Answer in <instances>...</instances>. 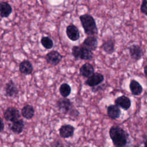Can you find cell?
<instances>
[{
	"label": "cell",
	"mask_w": 147,
	"mask_h": 147,
	"mask_svg": "<svg viewBox=\"0 0 147 147\" xmlns=\"http://www.w3.org/2000/svg\"><path fill=\"white\" fill-rule=\"evenodd\" d=\"M100 48L107 54H112L115 50V40L113 38H108L104 40Z\"/></svg>",
	"instance_id": "cell-13"
},
{
	"label": "cell",
	"mask_w": 147,
	"mask_h": 147,
	"mask_svg": "<svg viewBox=\"0 0 147 147\" xmlns=\"http://www.w3.org/2000/svg\"><path fill=\"white\" fill-rule=\"evenodd\" d=\"M19 69L22 74L25 75H29L32 73L33 67L32 63L29 60H25L20 64Z\"/></svg>",
	"instance_id": "cell-17"
},
{
	"label": "cell",
	"mask_w": 147,
	"mask_h": 147,
	"mask_svg": "<svg viewBox=\"0 0 147 147\" xmlns=\"http://www.w3.org/2000/svg\"><path fill=\"white\" fill-rule=\"evenodd\" d=\"M63 59V56L57 51H52L45 56V60L48 64L55 66L60 63Z\"/></svg>",
	"instance_id": "cell-4"
},
{
	"label": "cell",
	"mask_w": 147,
	"mask_h": 147,
	"mask_svg": "<svg viewBox=\"0 0 147 147\" xmlns=\"http://www.w3.org/2000/svg\"><path fill=\"white\" fill-rule=\"evenodd\" d=\"M21 115L22 116L27 119H32L34 115V109L33 107L30 105H25L21 110Z\"/></svg>",
	"instance_id": "cell-20"
},
{
	"label": "cell",
	"mask_w": 147,
	"mask_h": 147,
	"mask_svg": "<svg viewBox=\"0 0 147 147\" xmlns=\"http://www.w3.org/2000/svg\"><path fill=\"white\" fill-rule=\"evenodd\" d=\"M25 126L24 121L22 119H19L13 122L10 126L11 130L15 134H21L24 130Z\"/></svg>",
	"instance_id": "cell-18"
},
{
	"label": "cell",
	"mask_w": 147,
	"mask_h": 147,
	"mask_svg": "<svg viewBox=\"0 0 147 147\" xmlns=\"http://www.w3.org/2000/svg\"><path fill=\"white\" fill-rule=\"evenodd\" d=\"M41 44L45 48H46L47 49H51L53 47V42L52 40L48 36L42 37L41 38Z\"/></svg>",
	"instance_id": "cell-23"
},
{
	"label": "cell",
	"mask_w": 147,
	"mask_h": 147,
	"mask_svg": "<svg viewBox=\"0 0 147 147\" xmlns=\"http://www.w3.org/2000/svg\"><path fill=\"white\" fill-rule=\"evenodd\" d=\"M59 92L63 98H67L71 92V87L67 83H63L59 87Z\"/></svg>",
	"instance_id": "cell-22"
},
{
	"label": "cell",
	"mask_w": 147,
	"mask_h": 147,
	"mask_svg": "<svg viewBox=\"0 0 147 147\" xmlns=\"http://www.w3.org/2000/svg\"><path fill=\"white\" fill-rule=\"evenodd\" d=\"M12 12L11 5L6 2H1L0 3V16L1 17H8Z\"/></svg>",
	"instance_id": "cell-19"
},
{
	"label": "cell",
	"mask_w": 147,
	"mask_h": 147,
	"mask_svg": "<svg viewBox=\"0 0 147 147\" xmlns=\"http://www.w3.org/2000/svg\"><path fill=\"white\" fill-rule=\"evenodd\" d=\"M75 130V127L71 125H63L59 128V134L63 138H68L74 136Z\"/></svg>",
	"instance_id": "cell-9"
},
{
	"label": "cell",
	"mask_w": 147,
	"mask_h": 147,
	"mask_svg": "<svg viewBox=\"0 0 147 147\" xmlns=\"http://www.w3.org/2000/svg\"><path fill=\"white\" fill-rule=\"evenodd\" d=\"M1 61V51H0V61Z\"/></svg>",
	"instance_id": "cell-31"
},
{
	"label": "cell",
	"mask_w": 147,
	"mask_h": 147,
	"mask_svg": "<svg viewBox=\"0 0 147 147\" xmlns=\"http://www.w3.org/2000/svg\"><path fill=\"white\" fill-rule=\"evenodd\" d=\"M129 88L132 95L138 96L142 92L143 88L140 83L134 79L130 80L129 83Z\"/></svg>",
	"instance_id": "cell-16"
},
{
	"label": "cell",
	"mask_w": 147,
	"mask_h": 147,
	"mask_svg": "<svg viewBox=\"0 0 147 147\" xmlns=\"http://www.w3.org/2000/svg\"><path fill=\"white\" fill-rule=\"evenodd\" d=\"M107 114L110 119L115 120L120 117L121 111L115 105H110L107 108Z\"/></svg>",
	"instance_id": "cell-14"
},
{
	"label": "cell",
	"mask_w": 147,
	"mask_h": 147,
	"mask_svg": "<svg viewBox=\"0 0 147 147\" xmlns=\"http://www.w3.org/2000/svg\"><path fill=\"white\" fill-rule=\"evenodd\" d=\"M94 66L89 63H84L79 69L80 75L84 78H88L94 73Z\"/></svg>",
	"instance_id": "cell-15"
},
{
	"label": "cell",
	"mask_w": 147,
	"mask_h": 147,
	"mask_svg": "<svg viewBox=\"0 0 147 147\" xmlns=\"http://www.w3.org/2000/svg\"><path fill=\"white\" fill-rule=\"evenodd\" d=\"M109 136L115 147H127L130 142L129 134L118 125H113L110 127Z\"/></svg>",
	"instance_id": "cell-1"
},
{
	"label": "cell",
	"mask_w": 147,
	"mask_h": 147,
	"mask_svg": "<svg viewBox=\"0 0 147 147\" xmlns=\"http://www.w3.org/2000/svg\"><path fill=\"white\" fill-rule=\"evenodd\" d=\"M66 34L68 38L72 41H77L80 38V32L74 24H70L66 28Z\"/></svg>",
	"instance_id": "cell-8"
},
{
	"label": "cell",
	"mask_w": 147,
	"mask_h": 147,
	"mask_svg": "<svg viewBox=\"0 0 147 147\" xmlns=\"http://www.w3.org/2000/svg\"><path fill=\"white\" fill-rule=\"evenodd\" d=\"M140 11L147 16V0H143L140 6Z\"/></svg>",
	"instance_id": "cell-25"
},
{
	"label": "cell",
	"mask_w": 147,
	"mask_h": 147,
	"mask_svg": "<svg viewBox=\"0 0 147 147\" xmlns=\"http://www.w3.org/2000/svg\"><path fill=\"white\" fill-rule=\"evenodd\" d=\"M5 95L8 97H16L18 94V90L15 83L11 80L9 81L5 86Z\"/></svg>",
	"instance_id": "cell-11"
},
{
	"label": "cell",
	"mask_w": 147,
	"mask_h": 147,
	"mask_svg": "<svg viewBox=\"0 0 147 147\" xmlns=\"http://www.w3.org/2000/svg\"><path fill=\"white\" fill-rule=\"evenodd\" d=\"M3 117L6 121L13 122L20 118L19 111L15 107H7L3 113Z\"/></svg>",
	"instance_id": "cell-6"
},
{
	"label": "cell",
	"mask_w": 147,
	"mask_h": 147,
	"mask_svg": "<svg viewBox=\"0 0 147 147\" xmlns=\"http://www.w3.org/2000/svg\"><path fill=\"white\" fill-rule=\"evenodd\" d=\"M144 147H147V136L145 135L144 136Z\"/></svg>",
	"instance_id": "cell-29"
},
{
	"label": "cell",
	"mask_w": 147,
	"mask_h": 147,
	"mask_svg": "<svg viewBox=\"0 0 147 147\" xmlns=\"http://www.w3.org/2000/svg\"><path fill=\"white\" fill-rule=\"evenodd\" d=\"M129 52L131 58L135 60L138 61L144 55V52L141 47L138 44H133L129 48Z\"/></svg>",
	"instance_id": "cell-7"
},
{
	"label": "cell",
	"mask_w": 147,
	"mask_h": 147,
	"mask_svg": "<svg viewBox=\"0 0 147 147\" xmlns=\"http://www.w3.org/2000/svg\"><path fill=\"white\" fill-rule=\"evenodd\" d=\"M105 87V84H102V85H99L97 87H94L92 88V91L93 92H98L99 91H100L103 89V87Z\"/></svg>",
	"instance_id": "cell-27"
},
{
	"label": "cell",
	"mask_w": 147,
	"mask_h": 147,
	"mask_svg": "<svg viewBox=\"0 0 147 147\" xmlns=\"http://www.w3.org/2000/svg\"><path fill=\"white\" fill-rule=\"evenodd\" d=\"M93 57L94 54L92 51L83 46H81V51L79 59L83 60H91Z\"/></svg>",
	"instance_id": "cell-21"
},
{
	"label": "cell",
	"mask_w": 147,
	"mask_h": 147,
	"mask_svg": "<svg viewBox=\"0 0 147 147\" xmlns=\"http://www.w3.org/2000/svg\"><path fill=\"white\" fill-rule=\"evenodd\" d=\"M146 95H147V92H146Z\"/></svg>",
	"instance_id": "cell-32"
},
{
	"label": "cell",
	"mask_w": 147,
	"mask_h": 147,
	"mask_svg": "<svg viewBox=\"0 0 147 147\" xmlns=\"http://www.w3.org/2000/svg\"><path fill=\"white\" fill-rule=\"evenodd\" d=\"M144 72L145 75L147 77V65H146L144 68Z\"/></svg>",
	"instance_id": "cell-30"
},
{
	"label": "cell",
	"mask_w": 147,
	"mask_h": 147,
	"mask_svg": "<svg viewBox=\"0 0 147 147\" xmlns=\"http://www.w3.org/2000/svg\"><path fill=\"white\" fill-rule=\"evenodd\" d=\"M51 147H65L63 143L59 140L54 141L52 144Z\"/></svg>",
	"instance_id": "cell-26"
},
{
	"label": "cell",
	"mask_w": 147,
	"mask_h": 147,
	"mask_svg": "<svg viewBox=\"0 0 147 147\" xmlns=\"http://www.w3.org/2000/svg\"><path fill=\"white\" fill-rule=\"evenodd\" d=\"M81 51V46L74 45L72 48V55L76 60H78L80 58V54Z\"/></svg>",
	"instance_id": "cell-24"
},
{
	"label": "cell",
	"mask_w": 147,
	"mask_h": 147,
	"mask_svg": "<svg viewBox=\"0 0 147 147\" xmlns=\"http://www.w3.org/2000/svg\"><path fill=\"white\" fill-rule=\"evenodd\" d=\"M115 105L125 110H127L131 107V100L125 95H122L115 99Z\"/></svg>",
	"instance_id": "cell-10"
},
{
	"label": "cell",
	"mask_w": 147,
	"mask_h": 147,
	"mask_svg": "<svg viewBox=\"0 0 147 147\" xmlns=\"http://www.w3.org/2000/svg\"><path fill=\"white\" fill-rule=\"evenodd\" d=\"M104 80V76L99 72H94L90 76H89L85 82V84L91 87H94L101 84Z\"/></svg>",
	"instance_id": "cell-5"
},
{
	"label": "cell",
	"mask_w": 147,
	"mask_h": 147,
	"mask_svg": "<svg viewBox=\"0 0 147 147\" xmlns=\"http://www.w3.org/2000/svg\"><path fill=\"white\" fill-rule=\"evenodd\" d=\"M98 39L96 36H87L83 41L82 46L89 49L91 51H95L98 47Z\"/></svg>",
	"instance_id": "cell-12"
},
{
	"label": "cell",
	"mask_w": 147,
	"mask_h": 147,
	"mask_svg": "<svg viewBox=\"0 0 147 147\" xmlns=\"http://www.w3.org/2000/svg\"><path fill=\"white\" fill-rule=\"evenodd\" d=\"M79 20L86 34L88 36H95L98 34V29L96 24L92 16L88 14H84L79 16Z\"/></svg>",
	"instance_id": "cell-2"
},
{
	"label": "cell",
	"mask_w": 147,
	"mask_h": 147,
	"mask_svg": "<svg viewBox=\"0 0 147 147\" xmlns=\"http://www.w3.org/2000/svg\"><path fill=\"white\" fill-rule=\"evenodd\" d=\"M56 106L59 110L64 114H68L75 109L70 99L67 98H61L59 99L56 102Z\"/></svg>",
	"instance_id": "cell-3"
},
{
	"label": "cell",
	"mask_w": 147,
	"mask_h": 147,
	"mask_svg": "<svg viewBox=\"0 0 147 147\" xmlns=\"http://www.w3.org/2000/svg\"><path fill=\"white\" fill-rule=\"evenodd\" d=\"M4 128H5L4 122L3 121V119L0 117V133L4 130Z\"/></svg>",
	"instance_id": "cell-28"
}]
</instances>
